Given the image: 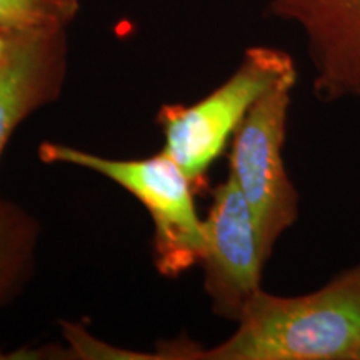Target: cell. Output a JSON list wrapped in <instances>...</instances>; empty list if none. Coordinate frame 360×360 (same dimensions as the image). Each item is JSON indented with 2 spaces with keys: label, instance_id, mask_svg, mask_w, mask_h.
I'll list each match as a JSON object with an SVG mask.
<instances>
[{
  "label": "cell",
  "instance_id": "obj_1",
  "mask_svg": "<svg viewBox=\"0 0 360 360\" xmlns=\"http://www.w3.org/2000/svg\"><path fill=\"white\" fill-rule=\"evenodd\" d=\"M222 344L186 359L354 360L360 347V264L319 290L278 297L260 289Z\"/></svg>",
  "mask_w": 360,
  "mask_h": 360
},
{
  "label": "cell",
  "instance_id": "obj_2",
  "mask_svg": "<svg viewBox=\"0 0 360 360\" xmlns=\"http://www.w3.org/2000/svg\"><path fill=\"white\" fill-rule=\"evenodd\" d=\"M40 157L101 174L146 205L154 220V254L160 274L175 277L202 262L205 224L195 212L192 182L165 152L143 160H117L60 143H44Z\"/></svg>",
  "mask_w": 360,
  "mask_h": 360
},
{
  "label": "cell",
  "instance_id": "obj_3",
  "mask_svg": "<svg viewBox=\"0 0 360 360\" xmlns=\"http://www.w3.org/2000/svg\"><path fill=\"white\" fill-rule=\"evenodd\" d=\"M290 56L272 47L247 49L232 77L191 107L167 105L160 110L164 150L192 184L222 154L229 137L254 103L282 79L295 75Z\"/></svg>",
  "mask_w": 360,
  "mask_h": 360
},
{
  "label": "cell",
  "instance_id": "obj_4",
  "mask_svg": "<svg viewBox=\"0 0 360 360\" xmlns=\"http://www.w3.org/2000/svg\"><path fill=\"white\" fill-rule=\"evenodd\" d=\"M295 80L297 74L282 79L254 103L233 134L231 150L229 175L254 214L267 259L299 214V195L282 157Z\"/></svg>",
  "mask_w": 360,
  "mask_h": 360
},
{
  "label": "cell",
  "instance_id": "obj_5",
  "mask_svg": "<svg viewBox=\"0 0 360 360\" xmlns=\"http://www.w3.org/2000/svg\"><path fill=\"white\" fill-rule=\"evenodd\" d=\"M204 224L205 290L215 312L237 321L245 304L260 290L267 255L254 214L231 175L214 191Z\"/></svg>",
  "mask_w": 360,
  "mask_h": 360
},
{
  "label": "cell",
  "instance_id": "obj_6",
  "mask_svg": "<svg viewBox=\"0 0 360 360\" xmlns=\"http://www.w3.org/2000/svg\"><path fill=\"white\" fill-rule=\"evenodd\" d=\"M269 13L302 30L319 101L360 98V0H270Z\"/></svg>",
  "mask_w": 360,
  "mask_h": 360
},
{
  "label": "cell",
  "instance_id": "obj_7",
  "mask_svg": "<svg viewBox=\"0 0 360 360\" xmlns=\"http://www.w3.org/2000/svg\"><path fill=\"white\" fill-rule=\"evenodd\" d=\"M62 34H32L0 64V152L17 124L51 97L62 64Z\"/></svg>",
  "mask_w": 360,
  "mask_h": 360
},
{
  "label": "cell",
  "instance_id": "obj_8",
  "mask_svg": "<svg viewBox=\"0 0 360 360\" xmlns=\"http://www.w3.org/2000/svg\"><path fill=\"white\" fill-rule=\"evenodd\" d=\"M77 12L79 0H0V25L19 32H64Z\"/></svg>",
  "mask_w": 360,
  "mask_h": 360
},
{
  "label": "cell",
  "instance_id": "obj_9",
  "mask_svg": "<svg viewBox=\"0 0 360 360\" xmlns=\"http://www.w3.org/2000/svg\"><path fill=\"white\" fill-rule=\"evenodd\" d=\"M32 34L35 32H19V30H12L0 25V64H4V62L7 60L8 56L15 51V47L22 42V40Z\"/></svg>",
  "mask_w": 360,
  "mask_h": 360
},
{
  "label": "cell",
  "instance_id": "obj_10",
  "mask_svg": "<svg viewBox=\"0 0 360 360\" xmlns=\"http://www.w3.org/2000/svg\"><path fill=\"white\" fill-rule=\"evenodd\" d=\"M4 257V236L2 232H0V265H2V259Z\"/></svg>",
  "mask_w": 360,
  "mask_h": 360
},
{
  "label": "cell",
  "instance_id": "obj_11",
  "mask_svg": "<svg viewBox=\"0 0 360 360\" xmlns=\"http://www.w3.org/2000/svg\"><path fill=\"white\" fill-rule=\"evenodd\" d=\"M354 360H360V347H359V350H357V354H355V359Z\"/></svg>",
  "mask_w": 360,
  "mask_h": 360
}]
</instances>
